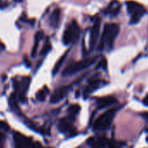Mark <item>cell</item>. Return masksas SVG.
<instances>
[{
  "label": "cell",
  "mask_w": 148,
  "mask_h": 148,
  "mask_svg": "<svg viewBox=\"0 0 148 148\" xmlns=\"http://www.w3.org/2000/svg\"><path fill=\"white\" fill-rule=\"evenodd\" d=\"M51 43H50L49 39L47 38V39H46V41H45V45H44V46H43V49H42V51H41L40 54H41L42 56H45V55H47V53L51 51Z\"/></svg>",
  "instance_id": "cell-18"
},
{
  "label": "cell",
  "mask_w": 148,
  "mask_h": 148,
  "mask_svg": "<svg viewBox=\"0 0 148 148\" xmlns=\"http://www.w3.org/2000/svg\"><path fill=\"white\" fill-rule=\"evenodd\" d=\"M99 32H100V19L97 18L96 21L94 22L92 29H91V33H90V42H89V46H90V51H93L95 46L97 45L99 37Z\"/></svg>",
  "instance_id": "cell-7"
},
{
  "label": "cell",
  "mask_w": 148,
  "mask_h": 148,
  "mask_svg": "<svg viewBox=\"0 0 148 148\" xmlns=\"http://www.w3.org/2000/svg\"><path fill=\"white\" fill-rule=\"evenodd\" d=\"M80 34L79 26L76 21H72L71 25L64 31L63 35V43L67 45L71 42H75L79 38Z\"/></svg>",
  "instance_id": "cell-6"
},
{
  "label": "cell",
  "mask_w": 148,
  "mask_h": 148,
  "mask_svg": "<svg viewBox=\"0 0 148 148\" xmlns=\"http://www.w3.org/2000/svg\"><path fill=\"white\" fill-rule=\"evenodd\" d=\"M58 130L60 132L66 134V135H72L73 133H75V128L73 127V125H71V121L68 120L67 119H62L59 120L58 123Z\"/></svg>",
  "instance_id": "cell-9"
},
{
  "label": "cell",
  "mask_w": 148,
  "mask_h": 148,
  "mask_svg": "<svg viewBox=\"0 0 148 148\" xmlns=\"http://www.w3.org/2000/svg\"><path fill=\"white\" fill-rule=\"evenodd\" d=\"M25 62L26 63V65H27V66H30V65H31V63H30V61H28L27 58H25Z\"/></svg>",
  "instance_id": "cell-23"
},
{
  "label": "cell",
  "mask_w": 148,
  "mask_h": 148,
  "mask_svg": "<svg viewBox=\"0 0 148 148\" xmlns=\"http://www.w3.org/2000/svg\"><path fill=\"white\" fill-rule=\"evenodd\" d=\"M46 94H47V91H45V89H42V90H39L36 95L38 100L39 101H45V98H46Z\"/></svg>",
  "instance_id": "cell-19"
},
{
  "label": "cell",
  "mask_w": 148,
  "mask_h": 148,
  "mask_svg": "<svg viewBox=\"0 0 148 148\" xmlns=\"http://www.w3.org/2000/svg\"><path fill=\"white\" fill-rule=\"evenodd\" d=\"M69 90H70L69 86H61V87L56 89L55 92L52 93V95L51 97V99H50L51 103V104H57V103L60 102L64 98H65V96L67 95Z\"/></svg>",
  "instance_id": "cell-8"
},
{
  "label": "cell",
  "mask_w": 148,
  "mask_h": 148,
  "mask_svg": "<svg viewBox=\"0 0 148 148\" xmlns=\"http://www.w3.org/2000/svg\"><path fill=\"white\" fill-rule=\"evenodd\" d=\"M9 125L4 122V121H0V130H4V131H8Z\"/></svg>",
  "instance_id": "cell-22"
},
{
  "label": "cell",
  "mask_w": 148,
  "mask_h": 148,
  "mask_svg": "<svg viewBox=\"0 0 148 148\" xmlns=\"http://www.w3.org/2000/svg\"><path fill=\"white\" fill-rule=\"evenodd\" d=\"M5 136L0 131V148H5Z\"/></svg>",
  "instance_id": "cell-20"
},
{
  "label": "cell",
  "mask_w": 148,
  "mask_h": 148,
  "mask_svg": "<svg viewBox=\"0 0 148 148\" xmlns=\"http://www.w3.org/2000/svg\"><path fill=\"white\" fill-rule=\"evenodd\" d=\"M117 102V99L112 96H107L104 98H100L97 101V106L99 109H104L106 107H108Z\"/></svg>",
  "instance_id": "cell-11"
},
{
  "label": "cell",
  "mask_w": 148,
  "mask_h": 148,
  "mask_svg": "<svg viewBox=\"0 0 148 148\" xmlns=\"http://www.w3.org/2000/svg\"><path fill=\"white\" fill-rule=\"evenodd\" d=\"M16 2H18V3H20V2H22V0H15Z\"/></svg>",
  "instance_id": "cell-26"
},
{
  "label": "cell",
  "mask_w": 148,
  "mask_h": 148,
  "mask_svg": "<svg viewBox=\"0 0 148 148\" xmlns=\"http://www.w3.org/2000/svg\"><path fill=\"white\" fill-rule=\"evenodd\" d=\"M80 111V106L79 105H72L69 107V112L71 116L75 117Z\"/></svg>",
  "instance_id": "cell-17"
},
{
  "label": "cell",
  "mask_w": 148,
  "mask_h": 148,
  "mask_svg": "<svg viewBox=\"0 0 148 148\" xmlns=\"http://www.w3.org/2000/svg\"><path fill=\"white\" fill-rule=\"evenodd\" d=\"M144 115H145V116H144L145 118H147V119H148V113H147V112H145V113H144Z\"/></svg>",
  "instance_id": "cell-25"
},
{
  "label": "cell",
  "mask_w": 148,
  "mask_h": 148,
  "mask_svg": "<svg viewBox=\"0 0 148 148\" xmlns=\"http://www.w3.org/2000/svg\"><path fill=\"white\" fill-rule=\"evenodd\" d=\"M98 59L97 56L94 57H89V58H86L80 61H78L76 63H73L70 65H68L63 71V76H71L73 75L84 69L88 68L89 66H91L92 64H93Z\"/></svg>",
  "instance_id": "cell-2"
},
{
  "label": "cell",
  "mask_w": 148,
  "mask_h": 148,
  "mask_svg": "<svg viewBox=\"0 0 148 148\" xmlns=\"http://www.w3.org/2000/svg\"><path fill=\"white\" fill-rule=\"evenodd\" d=\"M119 27L116 24H109L106 25L102 37L100 38V41L99 43V50L102 51L105 46H107L108 49H112L114 44V41L119 34Z\"/></svg>",
  "instance_id": "cell-1"
},
{
  "label": "cell",
  "mask_w": 148,
  "mask_h": 148,
  "mask_svg": "<svg viewBox=\"0 0 148 148\" xmlns=\"http://www.w3.org/2000/svg\"><path fill=\"white\" fill-rule=\"evenodd\" d=\"M116 109L112 108L106 112H104L102 115H100L94 123V130H106L110 127L112 121L114 118V115L116 113Z\"/></svg>",
  "instance_id": "cell-4"
},
{
  "label": "cell",
  "mask_w": 148,
  "mask_h": 148,
  "mask_svg": "<svg viewBox=\"0 0 148 148\" xmlns=\"http://www.w3.org/2000/svg\"><path fill=\"white\" fill-rule=\"evenodd\" d=\"M144 103H145L146 106H148V95H147V96L145 97V99H144Z\"/></svg>",
  "instance_id": "cell-24"
},
{
  "label": "cell",
  "mask_w": 148,
  "mask_h": 148,
  "mask_svg": "<svg viewBox=\"0 0 148 148\" xmlns=\"http://www.w3.org/2000/svg\"><path fill=\"white\" fill-rule=\"evenodd\" d=\"M15 148H21V147H20V146H18V145H16V147H15Z\"/></svg>",
  "instance_id": "cell-27"
},
{
  "label": "cell",
  "mask_w": 148,
  "mask_h": 148,
  "mask_svg": "<svg viewBox=\"0 0 148 148\" xmlns=\"http://www.w3.org/2000/svg\"><path fill=\"white\" fill-rule=\"evenodd\" d=\"M30 84H31V78L30 77H25L23 79L20 86H19V89L18 90V99L25 103L26 101V92L29 89V86H30Z\"/></svg>",
  "instance_id": "cell-10"
},
{
  "label": "cell",
  "mask_w": 148,
  "mask_h": 148,
  "mask_svg": "<svg viewBox=\"0 0 148 148\" xmlns=\"http://www.w3.org/2000/svg\"><path fill=\"white\" fill-rule=\"evenodd\" d=\"M97 68H103V69H106V58H102V59L99 61V63Z\"/></svg>",
  "instance_id": "cell-21"
},
{
  "label": "cell",
  "mask_w": 148,
  "mask_h": 148,
  "mask_svg": "<svg viewBox=\"0 0 148 148\" xmlns=\"http://www.w3.org/2000/svg\"><path fill=\"white\" fill-rule=\"evenodd\" d=\"M126 8L128 13L131 15V19H130L131 25L138 24L145 12V7L134 1H127Z\"/></svg>",
  "instance_id": "cell-3"
},
{
  "label": "cell",
  "mask_w": 148,
  "mask_h": 148,
  "mask_svg": "<svg viewBox=\"0 0 148 148\" xmlns=\"http://www.w3.org/2000/svg\"><path fill=\"white\" fill-rule=\"evenodd\" d=\"M43 32H38L35 35V41H34V45L32 47V57L34 58L36 56V53H37V50H38V44L43 37Z\"/></svg>",
  "instance_id": "cell-15"
},
{
  "label": "cell",
  "mask_w": 148,
  "mask_h": 148,
  "mask_svg": "<svg viewBox=\"0 0 148 148\" xmlns=\"http://www.w3.org/2000/svg\"><path fill=\"white\" fill-rule=\"evenodd\" d=\"M104 82L100 79H96V80H93L92 81L86 88L85 90V96H88L89 94L92 93L94 91H96L98 88H99L101 86V85L103 84Z\"/></svg>",
  "instance_id": "cell-12"
},
{
  "label": "cell",
  "mask_w": 148,
  "mask_h": 148,
  "mask_svg": "<svg viewBox=\"0 0 148 148\" xmlns=\"http://www.w3.org/2000/svg\"><path fill=\"white\" fill-rule=\"evenodd\" d=\"M60 16H61V10L59 8H56L50 16V25L53 27H56L59 22Z\"/></svg>",
  "instance_id": "cell-13"
},
{
  "label": "cell",
  "mask_w": 148,
  "mask_h": 148,
  "mask_svg": "<svg viewBox=\"0 0 148 148\" xmlns=\"http://www.w3.org/2000/svg\"><path fill=\"white\" fill-rule=\"evenodd\" d=\"M13 137L16 145L20 146L21 148H43L40 143L33 140L30 137H26L21 134L20 132H13Z\"/></svg>",
  "instance_id": "cell-5"
},
{
  "label": "cell",
  "mask_w": 148,
  "mask_h": 148,
  "mask_svg": "<svg viewBox=\"0 0 148 148\" xmlns=\"http://www.w3.org/2000/svg\"><path fill=\"white\" fill-rule=\"evenodd\" d=\"M67 53H68V51H66L64 55H62V56H61V58L57 61V63H56L55 66L53 67V71H52L53 75H55V74L59 71V69L61 68L62 64H64V61L65 60V58H66V56H67Z\"/></svg>",
  "instance_id": "cell-16"
},
{
  "label": "cell",
  "mask_w": 148,
  "mask_h": 148,
  "mask_svg": "<svg viewBox=\"0 0 148 148\" xmlns=\"http://www.w3.org/2000/svg\"><path fill=\"white\" fill-rule=\"evenodd\" d=\"M146 141H148V137L146 138Z\"/></svg>",
  "instance_id": "cell-28"
},
{
  "label": "cell",
  "mask_w": 148,
  "mask_h": 148,
  "mask_svg": "<svg viewBox=\"0 0 148 148\" xmlns=\"http://www.w3.org/2000/svg\"><path fill=\"white\" fill-rule=\"evenodd\" d=\"M9 105H10L11 109L13 112H15L16 113H20V110H19V107L18 105V99H17V96L15 93L11 94V96L9 98Z\"/></svg>",
  "instance_id": "cell-14"
}]
</instances>
